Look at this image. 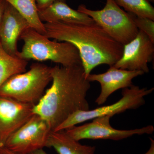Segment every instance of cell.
Returning a JSON list of instances; mask_svg holds the SVG:
<instances>
[{
    "label": "cell",
    "instance_id": "6da1fadb",
    "mask_svg": "<svg viewBox=\"0 0 154 154\" xmlns=\"http://www.w3.org/2000/svg\"><path fill=\"white\" fill-rule=\"evenodd\" d=\"M52 84L33 108L54 131L72 113L90 110L86 97L91 88L82 65L51 69Z\"/></svg>",
    "mask_w": 154,
    "mask_h": 154
},
{
    "label": "cell",
    "instance_id": "7a4b0ae2",
    "mask_svg": "<svg viewBox=\"0 0 154 154\" xmlns=\"http://www.w3.org/2000/svg\"><path fill=\"white\" fill-rule=\"evenodd\" d=\"M45 35L57 41L66 42L79 51L86 77L102 64L113 66L121 57L123 45L109 36L96 23L53 22L44 23Z\"/></svg>",
    "mask_w": 154,
    "mask_h": 154
},
{
    "label": "cell",
    "instance_id": "3957f363",
    "mask_svg": "<svg viewBox=\"0 0 154 154\" xmlns=\"http://www.w3.org/2000/svg\"><path fill=\"white\" fill-rule=\"evenodd\" d=\"M19 38L24 42L17 55L19 58L38 61L49 60L65 67L82 65L79 51L71 43L51 41L31 28L24 31Z\"/></svg>",
    "mask_w": 154,
    "mask_h": 154
},
{
    "label": "cell",
    "instance_id": "277c9868",
    "mask_svg": "<svg viewBox=\"0 0 154 154\" xmlns=\"http://www.w3.org/2000/svg\"><path fill=\"white\" fill-rule=\"evenodd\" d=\"M51 69L44 64H32L28 71L12 76L0 87V96L36 105L52 81Z\"/></svg>",
    "mask_w": 154,
    "mask_h": 154
},
{
    "label": "cell",
    "instance_id": "5b68a950",
    "mask_svg": "<svg viewBox=\"0 0 154 154\" xmlns=\"http://www.w3.org/2000/svg\"><path fill=\"white\" fill-rule=\"evenodd\" d=\"M78 11L91 17L109 36L123 45L132 40L139 31L134 22L131 13L122 10L113 0H106L102 10H90L82 5Z\"/></svg>",
    "mask_w": 154,
    "mask_h": 154
},
{
    "label": "cell",
    "instance_id": "8992f818",
    "mask_svg": "<svg viewBox=\"0 0 154 154\" xmlns=\"http://www.w3.org/2000/svg\"><path fill=\"white\" fill-rule=\"evenodd\" d=\"M154 88H141L132 85L129 88L122 89V97L119 101L107 106L99 107L94 110H78L72 113L54 131H64L77 124L96 117L116 114L125 112L127 110L137 109L145 104V97L152 93Z\"/></svg>",
    "mask_w": 154,
    "mask_h": 154
},
{
    "label": "cell",
    "instance_id": "52a82bcc",
    "mask_svg": "<svg viewBox=\"0 0 154 154\" xmlns=\"http://www.w3.org/2000/svg\"><path fill=\"white\" fill-rule=\"evenodd\" d=\"M52 131L47 122L34 114L6 140L4 147L19 154H30L46 147Z\"/></svg>",
    "mask_w": 154,
    "mask_h": 154
},
{
    "label": "cell",
    "instance_id": "ba28073f",
    "mask_svg": "<svg viewBox=\"0 0 154 154\" xmlns=\"http://www.w3.org/2000/svg\"><path fill=\"white\" fill-rule=\"evenodd\" d=\"M112 117L106 115L96 117L90 123L75 126L64 131L70 137L78 141L84 139L120 140L134 135L152 134L154 131L152 125L126 130L115 129L110 124V119Z\"/></svg>",
    "mask_w": 154,
    "mask_h": 154
},
{
    "label": "cell",
    "instance_id": "9c48e42d",
    "mask_svg": "<svg viewBox=\"0 0 154 154\" xmlns=\"http://www.w3.org/2000/svg\"><path fill=\"white\" fill-rule=\"evenodd\" d=\"M154 57V43L146 34L139 30L137 36L123 45L121 57L113 66L116 68L129 71L149 72L148 64Z\"/></svg>",
    "mask_w": 154,
    "mask_h": 154
},
{
    "label": "cell",
    "instance_id": "30bf717a",
    "mask_svg": "<svg viewBox=\"0 0 154 154\" xmlns=\"http://www.w3.org/2000/svg\"><path fill=\"white\" fill-rule=\"evenodd\" d=\"M34 105L0 96V146L34 114Z\"/></svg>",
    "mask_w": 154,
    "mask_h": 154
},
{
    "label": "cell",
    "instance_id": "8fae6325",
    "mask_svg": "<svg viewBox=\"0 0 154 154\" xmlns=\"http://www.w3.org/2000/svg\"><path fill=\"white\" fill-rule=\"evenodd\" d=\"M144 74L140 71H129L116 68L113 66L105 73L88 75L87 79L91 82H97L101 85V92L95 102L100 105L105 103L108 97L116 91L129 88L133 85L132 80Z\"/></svg>",
    "mask_w": 154,
    "mask_h": 154
},
{
    "label": "cell",
    "instance_id": "7c38bea8",
    "mask_svg": "<svg viewBox=\"0 0 154 154\" xmlns=\"http://www.w3.org/2000/svg\"><path fill=\"white\" fill-rule=\"evenodd\" d=\"M30 28L29 23L13 6L6 2L0 26V44L10 55L17 57V42L22 33Z\"/></svg>",
    "mask_w": 154,
    "mask_h": 154
},
{
    "label": "cell",
    "instance_id": "4fadbf2b",
    "mask_svg": "<svg viewBox=\"0 0 154 154\" xmlns=\"http://www.w3.org/2000/svg\"><path fill=\"white\" fill-rule=\"evenodd\" d=\"M42 22L45 23L63 22L90 24L95 23L91 17L84 13L74 10L66 3L58 1L47 8L38 11Z\"/></svg>",
    "mask_w": 154,
    "mask_h": 154
},
{
    "label": "cell",
    "instance_id": "5bb4252c",
    "mask_svg": "<svg viewBox=\"0 0 154 154\" xmlns=\"http://www.w3.org/2000/svg\"><path fill=\"white\" fill-rule=\"evenodd\" d=\"M46 147L53 148L58 154H95L96 150L95 146L81 144L65 131H51Z\"/></svg>",
    "mask_w": 154,
    "mask_h": 154
},
{
    "label": "cell",
    "instance_id": "9a60e30c",
    "mask_svg": "<svg viewBox=\"0 0 154 154\" xmlns=\"http://www.w3.org/2000/svg\"><path fill=\"white\" fill-rule=\"evenodd\" d=\"M16 9L29 23L30 28L45 34L44 24L39 18L36 0H5Z\"/></svg>",
    "mask_w": 154,
    "mask_h": 154
},
{
    "label": "cell",
    "instance_id": "2e32d148",
    "mask_svg": "<svg viewBox=\"0 0 154 154\" xmlns=\"http://www.w3.org/2000/svg\"><path fill=\"white\" fill-rule=\"evenodd\" d=\"M28 61L6 52L0 44V87L12 76L26 71Z\"/></svg>",
    "mask_w": 154,
    "mask_h": 154
},
{
    "label": "cell",
    "instance_id": "e0dca14e",
    "mask_svg": "<svg viewBox=\"0 0 154 154\" xmlns=\"http://www.w3.org/2000/svg\"><path fill=\"white\" fill-rule=\"evenodd\" d=\"M126 12L154 20V8L146 0H113Z\"/></svg>",
    "mask_w": 154,
    "mask_h": 154
},
{
    "label": "cell",
    "instance_id": "ac0fdd59",
    "mask_svg": "<svg viewBox=\"0 0 154 154\" xmlns=\"http://www.w3.org/2000/svg\"><path fill=\"white\" fill-rule=\"evenodd\" d=\"M135 25L139 30L147 35L154 43V20L146 18L139 17L131 13Z\"/></svg>",
    "mask_w": 154,
    "mask_h": 154
},
{
    "label": "cell",
    "instance_id": "d6986e66",
    "mask_svg": "<svg viewBox=\"0 0 154 154\" xmlns=\"http://www.w3.org/2000/svg\"><path fill=\"white\" fill-rule=\"evenodd\" d=\"M58 1L66 2V0H36V5L38 11L47 8L54 3Z\"/></svg>",
    "mask_w": 154,
    "mask_h": 154
},
{
    "label": "cell",
    "instance_id": "ffe728a7",
    "mask_svg": "<svg viewBox=\"0 0 154 154\" xmlns=\"http://www.w3.org/2000/svg\"><path fill=\"white\" fill-rule=\"evenodd\" d=\"M6 4V2L5 0H0V26L2 21Z\"/></svg>",
    "mask_w": 154,
    "mask_h": 154
},
{
    "label": "cell",
    "instance_id": "44dd1931",
    "mask_svg": "<svg viewBox=\"0 0 154 154\" xmlns=\"http://www.w3.org/2000/svg\"><path fill=\"white\" fill-rule=\"evenodd\" d=\"M150 146L147 151L144 154H154V140L152 138H149Z\"/></svg>",
    "mask_w": 154,
    "mask_h": 154
},
{
    "label": "cell",
    "instance_id": "7402d4cb",
    "mask_svg": "<svg viewBox=\"0 0 154 154\" xmlns=\"http://www.w3.org/2000/svg\"><path fill=\"white\" fill-rule=\"evenodd\" d=\"M0 153L1 154H19L11 151L9 150V149L4 147L1 149Z\"/></svg>",
    "mask_w": 154,
    "mask_h": 154
},
{
    "label": "cell",
    "instance_id": "603a6c76",
    "mask_svg": "<svg viewBox=\"0 0 154 154\" xmlns=\"http://www.w3.org/2000/svg\"><path fill=\"white\" fill-rule=\"evenodd\" d=\"M30 154H48L43 149H39L31 152Z\"/></svg>",
    "mask_w": 154,
    "mask_h": 154
},
{
    "label": "cell",
    "instance_id": "cb8c5ba5",
    "mask_svg": "<svg viewBox=\"0 0 154 154\" xmlns=\"http://www.w3.org/2000/svg\"><path fill=\"white\" fill-rule=\"evenodd\" d=\"M148 2H149V3H154V0H146Z\"/></svg>",
    "mask_w": 154,
    "mask_h": 154
},
{
    "label": "cell",
    "instance_id": "d4e9b609",
    "mask_svg": "<svg viewBox=\"0 0 154 154\" xmlns=\"http://www.w3.org/2000/svg\"><path fill=\"white\" fill-rule=\"evenodd\" d=\"M2 147H1V146H0V152H1V149H2Z\"/></svg>",
    "mask_w": 154,
    "mask_h": 154
},
{
    "label": "cell",
    "instance_id": "484cf974",
    "mask_svg": "<svg viewBox=\"0 0 154 154\" xmlns=\"http://www.w3.org/2000/svg\"><path fill=\"white\" fill-rule=\"evenodd\" d=\"M0 154H1V153H0Z\"/></svg>",
    "mask_w": 154,
    "mask_h": 154
}]
</instances>
